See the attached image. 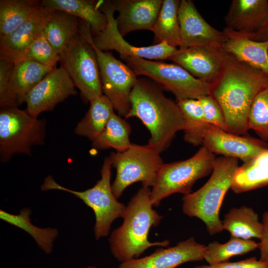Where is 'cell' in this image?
<instances>
[{
    "mask_svg": "<svg viewBox=\"0 0 268 268\" xmlns=\"http://www.w3.org/2000/svg\"><path fill=\"white\" fill-rule=\"evenodd\" d=\"M268 82L267 74L224 51L222 67L211 83L209 95L223 111L228 132L247 133L252 105Z\"/></svg>",
    "mask_w": 268,
    "mask_h": 268,
    "instance_id": "cell-1",
    "label": "cell"
},
{
    "mask_svg": "<svg viewBox=\"0 0 268 268\" xmlns=\"http://www.w3.org/2000/svg\"><path fill=\"white\" fill-rule=\"evenodd\" d=\"M131 109L125 117H136L150 134L148 143L161 153L170 145L176 133L183 130L182 114L177 105L165 96L163 89L147 79L138 78L130 96Z\"/></svg>",
    "mask_w": 268,
    "mask_h": 268,
    "instance_id": "cell-2",
    "label": "cell"
},
{
    "mask_svg": "<svg viewBox=\"0 0 268 268\" xmlns=\"http://www.w3.org/2000/svg\"><path fill=\"white\" fill-rule=\"evenodd\" d=\"M150 191L146 187L138 190L127 206L123 224L111 234V252L122 263L138 258L150 247L170 244L168 240L151 242L148 240L151 227L157 226L163 217L152 208Z\"/></svg>",
    "mask_w": 268,
    "mask_h": 268,
    "instance_id": "cell-3",
    "label": "cell"
},
{
    "mask_svg": "<svg viewBox=\"0 0 268 268\" xmlns=\"http://www.w3.org/2000/svg\"><path fill=\"white\" fill-rule=\"evenodd\" d=\"M238 167L237 158L224 156L216 158L208 181L197 191L183 197V212L202 220L210 235L223 230L219 210Z\"/></svg>",
    "mask_w": 268,
    "mask_h": 268,
    "instance_id": "cell-4",
    "label": "cell"
},
{
    "mask_svg": "<svg viewBox=\"0 0 268 268\" xmlns=\"http://www.w3.org/2000/svg\"><path fill=\"white\" fill-rule=\"evenodd\" d=\"M88 23L82 20L79 33L60 55L61 66L67 71L86 102L103 95L96 52L91 44Z\"/></svg>",
    "mask_w": 268,
    "mask_h": 268,
    "instance_id": "cell-5",
    "label": "cell"
},
{
    "mask_svg": "<svg viewBox=\"0 0 268 268\" xmlns=\"http://www.w3.org/2000/svg\"><path fill=\"white\" fill-rule=\"evenodd\" d=\"M215 159L214 154L202 146L187 159L163 163L150 191L153 206H158L162 200L172 194L191 193L197 180L211 173Z\"/></svg>",
    "mask_w": 268,
    "mask_h": 268,
    "instance_id": "cell-6",
    "label": "cell"
},
{
    "mask_svg": "<svg viewBox=\"0 0 268 268\" xmlns=\"http://www.w3.org/2000/svg\"><path fill=\"white\" fill-rule=\"evenodd\" d=\"M111 163L105 158L101 170V179L91 188L76 191L58 184L49 175L44 180L41 188L43 191L58 190L72 194L93 210L96 218L94 231L97 239L108 235L111 224L117 218L123 217L127 206L117 201L111 185Z\"/></svg>",
    "mask_w": 268,
    "mask_h": 268,
    "instance_id": "cell-7",
    "label": "cell"
},
{
    "mask_svg": "<svg viewBox=\"0 0 268 268\" xmlns=\"http://www.w3.org/2000/svg\"><path fill=\"white\" fill-rule=\"evenodd\" d=\"M46 121L31 116L17 107L0 111V160L7 162L15 154L31 155L33 146L41 145L46 138Z\"/></svg>",
    "mask_w": 268,
    "mask_h": 268,
    "instance_id": "cell-8",
    "label": "cell"
},
{
    "mask_svg": "<svg viewBox=\"0 0 268 268\" xmlns=\"http://www.w3.org/2000/svg\"><path fill=\"white\" fill-rule=\"evenodd\" d=\"M161 152L150 144L132 146L123 152H113L109 156L112 167L116 169L112 185L113 194L119 198L129 186L140 182L142 187H153L163 164Z\"/></svg>",
    "mask_w": 268,
    "mask_h": 268,
    "instance_id": "cell-9",
    "label": "cell"
},
{
    "mask_svg": "<svg viewBox=\"0 0 268 268\" xmlns=\"http://www.w3.org/2000/svg\"><path fill=\"white\" fill-rule=\"evenodd\" d=\"M121 59L138 76L144 75L154 81L162 89L174 94L177 101L198 99L210 94L211 83L195 77L177 64L137 57H124Z\"/></svg>",
    "mask_w": 268,
    "mask_h": 268,
    "instance_id": "cell-10",
    "label": "cell"
},
{
    "mask_svg": "<svg viewBox=\"0 0 268 268\" xmlns=\"http://www.w3.org/2000/svg\"><path fill=\"white\" fill-rule=\"evenodd\" d=\"M91 42L97 55L103 94L119 115L125 118L131 109V94L137 81L138 75L111 52L97 49L92 38Z\"/></svg>",
    "mask_w": 268,
    "mask_h": 268,
    "instance_id": "cell-11",
    "label": "cell"
},
{
    "mask_svg": "<svg viewBox=\"0 0 268 268\" xmlns=\"http://www.w3.org/2000/svg\"><path fill=\"white\" fill-rule=\"evenodd\" d=\"M97 4L108 19L105 29L92 35L93 43L99 50H115L119 53L121 58L132 57L157 61L169 60L178 51V49L165 42L147 47L132 45L124 39L118 30L114 16L115 10L111 0H97Z\"/></svg>",
    "mask_w": 268,
    "mask_h": 268,
    "instance_id": "cell-12",
    "label": "cell"
},
{
    "mask_svg": "<svg viewBox=\"0 0 268 268\" xmlns=\"http://www.w3.org/2000/svg\"><path fill=\"white\" fill-rule=\"evenodd\" d=\"M178 17L181 39L179 49L192 47L222 49L227 39L226 34L208 24L193 1L181 0Z\"/></svg>",
    "mask_w": 268,
    "mask_h": 268,
    "instance_id": "cell-13",
    "label": "cell"
},
{
    "mask_svg": "<svg viewBox=\"0 0 268 268\" xmlns=\"http://www.w3.org/2000/svg\"><path fill=\"white\" fill-rule=\"evenodd\" d=\"M75 87L63 67L54 68L28 94L26 110L31 116L38 118L42 112L52 111L68 97L75 95Z\"/></svg>",
    "mask_w": 268,
    "mask_h": 268,
    "instance_id": "cell-14",
    "label": "cell"
},
{
    "mask_svg": "<svg viewBox=\"0 0 268 268\" xmlns=\"http://www.w3.org/2000/svg\"><path fill=\"white\" fill-rule=\"evenodd\" d=\"M202 145L213 154L240 159L245 162L268 150V144L251 136H242L209 125Z\"/></svg>",
    "mask_w": 268,
    "mask_h": 268,
    "instance_id": "cell-15",
    "label": "cell"
},
{
    "mask_svg": "<svg viewBox=\"0 0 268 268\" xmlns=\"http://www.w3.org/2000/svg\"><path fill=\"white\" fill-rule=\"evenodd\" d=\"M205 248L191 237L175 246L158 249L149 256L123 262L118 268H176L185 263L203 260Z\"/></svg>",
    "mask_w": 268,
    "mask_h": 268,
    "instance_id": "cell-16",
    "label": "cell"
},
{
    "mask_svg": "<svg viewBox=\"0 0 268 268\" xmlns=\"http://www.w3.org/2000/svg\"><path fill=\"white\" fill-rule=\"evenodd\" d=\"M53 11L41 5L25 22L0 38V56L14 63L23 59L28 48L43 31Z\"/></svg>",
    "mask_w": 268,
    "mask_h": 268,
    "instance_id": "cell-17",
    "label": "cell"
},
{
    "mask_svg": "<svg viewBox=\"0 0 268 268\" xmlns=\"http://www.w3.org/2000/svg\"><path fill=\"white\" fill-rule=\"evenodd\" d=\"M119 15L116 19L123 37L133 31L150 30L161 8L162 0H111Z\"/></svg>",
    "mask_w": 268,
    "mask_h": 268,
    "instance_id": "cell-18",
    "label": "cell"
},
{
    "mask_svg": "<svg viewBox=\"0 0 268 268\" xmlns=\"http://www.w3.org/2000/svg\"><path fill=\"white\" fill-rule=\"evenodd\" d=\"M224 50L203 47L179 49L169 60L188 71L195 77L212 83L223 65Z\"/></svg>",
    "mask_w": 268,
    "mask_h": 268,
    "instance_id": "cell-19",
    "label": "cell"
},
{
    "mask_svg": "<svg viewBox=\"0 0 268 268\" xmlns=\"http://www.w3.org/2000/svg\"><path fill=\"white\" fill-rule=\"evenodd\" d=\"M268 19L267 0H233L224 17L226 27L249 38Z\"/></svg>",
    "mask_w": 268,
    "mask_h": 268,
    "instance_id": "cell-20",
    "label": "cell"
},
{
    "mask_svg": "<svg viewBox=\"0 0 268 268\" xmlns=\"http://www.w3.org/2000/svg\"><path fill=\"white\" fill-rule=\"evenodd\" d=\"M223 31L227 37L224 51L268 75V40L255 41L226 27Z\"/></svg>",
    "mask_w": 268,
    "mask_h": 268,
    "instance_id": "cell-21",
    "label": "cell"
},
{
    "mask_svg": "<svg viewBox=\"0 0 268 268\" xmlns=\"http://www.w3.org/2000/svg\"><path fill=\"white\" fill-rule=\"evenodd\" d=\"M54 68L27 59L15 62L9 85L13 106L18 107L25 103L28 94Z\"/></svg>",
    "mask_w": 268,
    "mask_h": 268,
    "instance_id": "cell-22",
    "label": "cell"
},
{
    "mask_svg": "<svg viewBox=\"0 0 268 268\" xmlns=\"http://www.w3.org/2000/svg\"><path fill=\"white\" fill-rule=\"evenodd\" d=\"M41 5L52 11L60 10L70 14L88 23L92 35L103 31L108 19L97 4L91 0H43Z\"/></svg>",
    "mask_w": 268,
    "mask_h": 268,
    "instance_id": "cell-23",
    "label": "cell"
},
{
    "mask_svg": "<svg viewBox=\"0 0 268 268\" xmlns=\"http://www.w3.org/2000/svg\"><path fill=\"white\" fill-rule=\"evenodd\" d=\"M222 223L223 230L228 231L231 236L245 240L252 238L260 240L263 235L264 225L258 213L245 205L230 209L224 215Z\"/></svg>",
    "mask_w": 268,
    "mask_h": 268,
    "instance_id": "cell-24",
    "label": "cell"
},
{
    "mask_svg": "<svg viewBox=\"0 0 268 268\" xmlns=\"http://www.w3.org/2000/svg\"><path fill=\"white\" fill-rule=\"evenodd\" d=\"M268 185V150L239 166L231 190L236 194L250 191Z\"/></svg>",
    "mask_w": 268,
    "mask_h": 268,
    "instance_id": "cell-25",
    "label": "cell"
},
{
    "mask_svg": "<svg viewBox=\"0 0 268 268\" xmlns=\"http://www.w3.org/2000/svg\"><path fill=\"white\" fill-rule=\"evenodd\" d=\"M181 0H163L151 31L154 33L153 45L165 42L177 48L181 45L178 17Z\"/></svg>",
    "mask_w": 268,
    "mask_h": 268,
    "instance_id": "cell-26",
    "label": "cell"
},
{
    "mask_svg": "<svg viewBox=\"0 0 268 268\" xmlns=\"http://www.w3.org/2000/svg\"><path fill=\"white\" fill-rule=\"evenodd\" d=\"M80 23L75 16L64 11L55 10L53 11L43 32L50 44L61 55L79 33Z\"/></svg>",
    "mask_w": 268,
    "mask_h": 268,
    "instance_id": "cell-27",
    "label": "cell"
},
{
    "mask_svg": "<svg viewBox=\"0 0 268 268\" xmlns=\"http://www.w3.org/2000/svg\"><path fill=\"white\" fill-rule=\"evenodd\" d=\"M89 103L90 107L84 117L77 123L74 133L92 141L103 132L114 113V109L104 94Z\"/></svg>",
    "mask_w": 268,
    "mask_h": 268,
    "instance_id": "cell-28",
    "label": "cell"
},
{
    "mask_svg": "<svg viewBox=\"0 0 268 268\" xmlns=\"http://www.w3.org/2000/svg\"><path fill=\"white\" fill-rule=\"evenodd\" d=\"M131 128L124 119L115 113L111 116L103 132L92 141L94 150L110 148L123 152L132 145L130 140Z\"/></svg>",
    "mask_w": 268,
    "mask_h": 268,
    "instance_id": "cell-29",
    "label": "cell"
},
{
    "mask_svg": "<svg viewBox=\"0 0 268 268\" xmlns=\"http://www.w3.org/2000/svg\"><path fill=\"white\" fill-rule=\"evenodd\" d=\"M34 0H0V38L14 31L40 7Z\"/></svg>",
    "mask_w": 268,
    "mask_h": 268,
    "instance_id": "cell-30",
    "label": "cell"
},
{
    "mask_svg": "<svg viewBox=\"0 0 268 268\" xmlns=\"http://www.w3.org/2000/svg\"><path fill=\"white\" fill-rule=\"evenodd\" d=\"M183 115L184 139L194 145H202L205 131L209 125L206 122L199 99H186L177 101Z\"/></svg>",
    "mask_w": 268,
    "mask_h": 268,
    "instance_id": "cell-31",
    "label": "cell"
},
{
    "mask_svg": "<svg viewBox=\"0 0 268 268\" xmlns=\"http://www.w3.org/2000/svg\"><path fill=\"white\" fill-rule=\"evenodd\" d=\"M30 213L31 210L27 208L21 209L18 214H12L1 209L0 218L27 232L45 253L50 254L53 242L58 235V231L55 228H41L34 225L31 221Z\"/></svg>",
    "mask_w": 268,
    "mask_h": 268,
    "instance_id": "cell-32",
    "label": "cell"
},
{
    "mask_svg": "<svg viewBox=\"0 0 268 268\" xmlns=\"http://www.w3.org/2000/svg\"><path fill=\"white\" fill-rule=\"evenodd\" d=\"M259 243L252 240H245L234 236L225 243L217 241L209 243L203 254L204 259L208 265H214L226 262L229 258L243 255L258 248Z\"/></svg>",
    "mask_w": 268,
    "mask_h": 268,
    "instance_id": "cell-33",
    "label": "cell"
},
{
    "mask_svg": "<svg viewBox=\"0 0 268 268\" xmlns=\"http://www.w3.org/2000/svg\"><path fill=\"white\" fill-rule=\"evenodd\" d=\"M248 127L263 140H268V82L253 101L249 115Z\"/></svg>",
    "mask_w": 268,
    "mask_h": 268,
    "instance_id": "cell-34",
    "label": "cell"
},
{
    "mask_svg": "<svg viewBox=\"0 0 268 268\" xmlns=\"http://www.w3.org/2000/svg\"><path fill=\"white\" fill-rule=\"evenodd\" d=\"M23 59L33 61L40 64L56 68L60 62V55L50 44L43 31L31 44Z\"/></svg>",
    "mask_w": 268,
    "mask_h": 268,
    "instance_id": "cell-35",
    "label": "cell"
},
{
    "mask_svg": "<svg viewBox=\"0 0 268 268\" xmlns=\"http://www.w3.org/2000/svg\"><path fill=\"white\" fill-rule=\"evenodd\" d=\"M204 119L209 125L227 132L223 111L217 102L210 95L199 98Z\"/></svg>",
    "mask_w": 268,
    "mask_h": 268,
    "instance_id": "cell-36",
    "label": "cell"
},
{
    "mask_svg": "<svg viewBox=\"0 0 268 268\" xmlns=\"http://www.w3.org/2000/svg\"><path fill=\"white\" fill-rule=\"evenodd\" d=\"M14 63L0 56V107H13L9 95L11 75Z\"/></svg>",
    "mask_w": 268,
    "mask_h": 268,
    "instance_id": "cell-37",
    "label": "cell"
},
{
    "mask_svg": "<svg viewBox=\"0 0 268 268\" xmlns=\"http://www.w3.org/2000/svg\"><path fill=\"white\" fill-rule=\"evenodd\" d=\"M194 268H268V262L251 257L235 262H224L214 265L198 266Z\"/></svg>",
    "mask_w": 268,
    "mask_h": 268,
    "instance_id": "cell-38",
    "label": "cell"
},
{
    "mask_svg": "<svg viewBox=\"0 0 268 268\" xmlns=\"http://www.w3.org/2000/svg\"><path fill=\"white\" fill-rule=\"evenodd\" d=\"M262 222L264 225V233L258 245L260 252L259 260L268 262V212H265L263 215Z\"/></svg>",
    "mask_w": 268,
    "mask_h": 268,
    "instance_id": "cell-39",
    "label": "cell"
},
{
    "mask_svg": "<svg viewBox=\"0 0 268 268\" xmlns=\"http://www.w3.org/2000/svg\"><path fill=\"white\" fill-rule=\"evenodd\" d=\"M249 38L257 41L268 40V19L265 22L261 29Z\"/></svg>",
    "mask_w": 268,
    "mask_h": 268,
    "instance_id": "cell-40",
    "label": "cell"
},
{
    "mask_svg": "<svg viewBox=\"0 0 268 268\" xmlns=\"http://www.w3.org/2000/svg\"><path fill=\"white\" fill-rule=\"evenodd\" d=\"M87 268H95V266H89Z\"/></svg>",
    "mask_w": 268,
    "mask_h": 268,
    "instance_id": "cell-41",
    "label": "cell"
}]
</instances>
